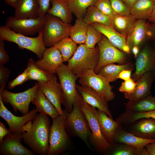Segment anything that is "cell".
<instances>
[{"label":"cell","mask_w":155,"mask_h":155,"mask_svg":"<svg viewBox=\"0 0 155 155\" xmlns=\"http://www.w3.org/2000/svg\"><path fill=\"white\" fill-rule=\"evenodd\" d=\"M30 129L23 135L24 143L35 154L47 155L51 122L48 115L36 114Z\"/></svg>","instance_id":"obj_1"},{"label":"cell","mask_w":155,"mask_h":155,"mask_svg":"<svg viewBox=\"0 0 155 155\" xmlns=\"http://www.w3.org/2000/svg\"><path fill=\"white\" fill-rule=\"evenodd\" d=\"M56 74L59 81L61 103L66 110L70 112L73 104L81 97L76 87V82L79 77L73 73L63 63L57 69Z\"/></svg>","instance_id":"obj_2"},{"label":"cell","mask_w":155,"mask_h":155,"mask_svg":"<svg viewBox=\"0 0 155 155\" xmlns=\"http://www.w3.org/2000/svg\"><path fill=\"white\" fill-rule=\"evenodd\" d=\"M42 33V29L37 37H30L14 32L5 25L0 27V40L15 43L20 49L31 51L41 59L46 49L43 43Z\"/></svg>","instance_id":"obj_3"},{"label":"cell","mask_w":155,"mask_h":155,"mask_svg":"<svg viewBox=\"0 0 155 155\" xmlns=\"http://www.w3.org/2000/svg\"><path fill=\"white\" fill-rule=\"evenodd\" d=\"M99 57L98 46L90 48L84 44H80L73 56L68 61L67 66L71 71L79 77L83 72L94 70Z\"/></svg>","instance_id":"obj_4"},{"label":"cell","mask_w":155,"mask_h":155,"mask_svg":"<svg viewBox=\"0 0 155 155\" xmlns=\"http://www.w3.org/2000/svg\"><path fill=\"white\" fill-rule=\"evenodd\" d=\"M80 100L73 104L71 112L63 110L64 124L66 131L80 138L88 145V140L90 139L92 134L85 114L81 108Z\"/></svg>","instance_id":"obj_5"},{"label":"cell","mask_w":155,"mask_h":155,"mask_svg":"<svg viewBox=\"0 0 155 155\" xmlns=\"http://www.w3.org/2000/svg\"><path fill=\"white\" fill-rule=\"evenodd\" d=\"M70 24L63 22L59 18L47 13L42 28V40L45 47H50L63 38L69 36Z\"/></svg>","instance_id":"obj_6"},{"label":"cell","mask_w":155,"mask_h":155,"mask_svg":"<svg viewBox=\"0 0 155 155\" xmlns=\"http://www.w3.org/2000/svg\"><path fill=\"white\" fill-rule=\"evenodd\" d=\"M64 115H59L53 120L49 135V147L47 155H59L66 151L70 139L65 130Z\"/></svg>","instance_id":"obj_7"},{"label":"cell","mask_w":155,"mask_h":155,"mask_svg":"<svg viewBox=\"0 0 155 155\" xmlns=\"http://www.w3.org/2000/svg\"><path fill=\"white\" fill-rule=\"evenodd\" d=\"M38 89V84L36 82L32 88L21 92H12L4 89L0 92V97L3 102L11 106L16 113L19 111L24 115L29 112L30 103Z\"/></svg>","instance_id":"obj_8"},{"label":"cell","mask_w":155,"mask_h":155,"mask_svg":"<svg viewBox=\"0 0 155 155\" xmlns=\"http://www.w3.org/2000/svg\"><path fill=\"white\" fill-rule=\"evenodd\" d=\"M98 46L99 49V57L94 70L96 73L106 65L114 63L123 64L128 62H127L128 58L126 53L114 46L103 35L98 43Z\"/></svg>","instance_id":"obj_9"},{"label":"cell","mask_w":155,"mask_h":155,"mask_svg":"<svg viewBox=\"0 0 155 155\" xmlns=\"http://www.w3.org/2000/svg\"><path fill=\"white\" fill-rule=\"evenodd\" d=\"M79 82L81 85L90 87L99 93L107 102L113 100L115 94L113 86L104 77L96 73L94 70L86 71L80 75Z\"/></svg>","instance_id":"obj_10"},{"label":"cell","mask_w":155,"mask_h":155,"mask_svg":"<svg viewBox=\"0 0 155 155\" xmlns=\"http://www.w3.org/2000/svg\"><path fill=\"white\" fill-rule=\"evenodd\" d=\"M80 104L92 133V135L90 138L91 142L98 150L104 151L107 150L111 144L103 135L95 115L90 110L89 104L84 100L82 96Z\"/></svg>","instance_id":"obj_11"},{"label":"cell","mask_w":155,"mask_h":155,"mask_svg":"<svg viewBox=\"0 0 155 155\" xmlns=\"http://www.w3.org/2000/svg\"><path fill=\"white\" fill-rule=\"evenodd\" d=\"M45 16L36 18L20 19L9 16L6 19V25L17 33L26 36L32 35L38 33L43 28Z\"/></svg>","instance_id":"obj_12"},{"label":"cell","mask_w":155,"mask_h":155,"mask_svg":"<svg viewBox=\"0 0 155 155\" xmlns=\"http://www.w3.org/2000/svg\"><path fill=\"white\" fill-rule=\"evenodd\" d=\"M25 131L11 133L5 136L0 144L2 155H35V153L24 146L22 142Z\"/></svg>","instance_id":"obj_13"},{"label":"cell","mask_w":155,"mask_h":155,"mask_svg":"<svg viewBox=\"0 0 155 155\" xmlns=\"http://www.w3.org/2000/svg\"><path fill=\"white\" fill-rule=\"evenodd\" d=\"M135 58V70L131 78L136 82L146 72L155 71V51L150 46L146 45Z\"/></svg>","instance_id":"obj_14"},{"label":"cell","mask_w":155,"mask_h":155,"mask_svg":"<svg viewBox=\"0 0 155 155\" xmlns=\"http://www.w3.org/2000/svg\"><path fill=\"white\" fill-rule=\"evenodd\" d=\"M37 112L36 108H33L22 116H16L5 106L0 97V116L7 122L11 133L24 131L23 130L24 126L33 119Z\"/></svg>","instance_id":"obj_15"},{"label":"cell","mask_w":155,"mask_h":155,"mask_svg":"<svg viewBox=\"0 0 155 155\" xmlns=\"http://www.w3.org/2000/svg\"><path fill=\"white\" fill-rule=\"evenodd\" d=\"M152 33L150 24L146 20H137L130 35L127 37V45L131 50L134 46L139 48L146 41L151 39Z\"/></svg>","instance_id":"obj_16"},{"label":"cell","mask_w":155,"mask_h":155,"mask_svg":"<svg viewBox=\"0 0 155 155\" xmlns=\"http://www.w3.org/2000/svg\"><path fill=\"white\" fill-rule=\"evenodd\" d=\"M63 62L61 52L54 46L46 48L42 58L35 61V64L38 68L46 71L55 74L57 69Z\"/></svg>","instance_id":"obj_17"},{"label":"cell","mask_w":155,"mask_h":155,"mask_svg":"<svg viewBox=\"0 0 155 155\" xmlns=\"http://www.w3.org/2000/svg\"><path fill=\"white\" fill-rule=\"evenodd\" d=\"M76 88L84 100L90 105L104 112L110 117L112 115L107 101L92 88L85 86L76 84Z\"/></svg>","instance_id":"obj_18"},{"label":"cell","mask_w":155,"mask_h":155,"mask_svg":"<svg viewBox=\"0 0 155 155\" xmlns=\"http://www.w3.org/2000/svg\"><path fill=\"white\" fill-rule=\"evenodd\" d=\"M90 110L95 115L102 134L107 141L111 144L114 143L113 138L115 131L121 125L114 121L106 113L89 105Z\"/></svg>","instance_id":"obj_19"},{"label":"cell","mask_w":155,"mask_h":155,"mask_svg":"<svg viewBox=\"0 0 155 155\" xmlns=\"http://www.w3.org/2000/svg\"><path fill=\"white\" fill-rule=\"evenodd\" d=\"M155 79V71L144 73L136 82L134 92L132 93H124V97L129 101H135L151 94L152 84Z\"/></svg>","instance_id":"obj_20"},{"label":"cell","mask_w":155,"mask_h":155,"mask_svg":"<svg viewBox=\"0 0 155 155\" xmlns=\"http://www.w3.org/2000/svg\"><path fill=\"white\" fill-rule=\"evenodd\" d=\"M91 24L116 48L126 53L130 52L131 50L127 44V37L117 32L112 26H105L98 23Z\"/></svg>","instance_id":"obj_21"},{"label":"cell","mask_w":155,"mask_h":155,"mask_svg":"<svg viewBox=\"0 0 155 155\" xmlns=\"http://www.w3.org/2000/svg\"><path fill=\"white\" fill-rule=\"evenodd\" d=\"M38 89L53 104L59 114L64 115L61 107V98L59 83L57 80L46 82H38Z\"/></svg>","instance_id":"obj_22"},{"label":"cell","mask_w":155,"mask_h":155,"mask_svg":"<svg viewBox=\"0 0 155 155\" xmlns=\"http://www.w3.org/2000/svg\"><path fill=\"white\" fill-rule=\"evenodd\" d=\"M114 142L125 144L142 149L147 144L155 142V140L138 137L122 128L120 125L116 130L113 138Z\"/></svg>","instance_id":"obj_23"},{"label":"cell","mask_w":155,"mask_h":155,"mask_svg":"<svg viewBox=\"0 0 155 155\" xmlns=\"http://www.w3.org/2000/svg\"><path fill=\"white\" fill-rule=\"evenodd\" d=\"M14 8V17L16 19L38 17L39 6L37 0H18Z\"/></svg>","instance_id":"obj_24"},{"label":"cell","mask_w":155,"mask_h":155,"mask_svg":"<svg viewBox=\"0 0 155 155\" xmlns=\"http://www.w3.org/2000/svg\"><path fill=\"white\" fill-rule=\"evenodd\" d=\"M131 124L129 132L142 138L155 140V119L142 118Z\"/></svg>","instance_id":"obj_25"},{"label":"cell","mask_w":155,"mask_h":155,"mask_svg":"<svg viewBox=\"0 0 155 155\" xmlns=\"http://www.w3.org/2000/svg\"><path fill=\"white\" fill-rule=\"evenodd\" d=\"M31 103L36 106L38 112L49 115L53 120L60 115L53 104L38 89Z\"/></svg>","instance_id":"obj_26"},{"label":"cell","mask_w":155,"mask_h":155,"mask_svg":"<svg viewBox=\"0 0 155 155\" xmlns=\"http://www.w3.org/2000/svg\"><path fill=\"white\" fill-rule=\"evenodd\" d=\"M112 26L119 34L127 37L132 31L137 20L130 14L126 16L116 15L112 18Z\"/></svg>","instance_id":"obj_27"},{"label":"cell","mask_w":155,"mask_h":155,"mask_svg":"<svg viewBox=\"0 0 155 155\" xmlns=\"http://www.w3.org/2000/svg\"><path fill=\"white\" fill-rule=\"evenodd\" d=\"M50 3L52 7L47 13L59 18L66 23L71 22L72 13L65 0H51Z\"/></svg>","instance_id":"obj_28"},{"label":"cell","mask_w":155,"mask_h":155,"mask_svg":"<svg viewBox=\"0 0 155 155\" xmlns=\"http://www.w3.org/2000/svg\"><path fill=\"white\" fill-rule=\"evenodd\" d=\"M125 110L136 112H144L155 110V96L149 95L135 101L127 102Z\"/></svg>","instance_id":"obj_29"},{"label":"cell","mask_w":155,"mask_h":155,"mask_svg":"<svg viewBox=\"0 0 155 155\" xmlns=\"http://www.w3.org/2000/svg\"><path fill=\"white\" fill-rule=\"evenodd\" d=\"M134 65L129 62L123 64L114 63L106 65L100 69L97 73L105 78L109 82L115 81L119 73L123 69H133Z\"/></svg>","instance_id":"obj_30"},{"label":"cell","mask_w":155,"mask_h":155,"mask_svg":"<svg viewBox=\"0 0 155 155\" xmlns=\"http://www.w3.org/2000/svg\"><path fill=\"white\" fill-rule=\"evenodd\" d=\"M28 69V77L29 80H36L38 82H46L57 80L56 74L46 71L37 67L35 61L32 58L28 60L26 66Z\"/></svg>","instance_id":"obj_31"},{"label":"cell","mask_w":155,"mask_h":155,"mask_svg":"<svg viewBox=\"0 0 155 155\" xmlns=\"http://www.w3.org/2000/svg\"><path fill=\"white\" fill-rule=\"evenodd\" d=\"M154 7V1L138 0L130 9V13L137 20H148Z\"/></svg>","instance_id":"obj_32"},{"label":"cell","mask_w":155,"mask_h":155,"mask_svg":"<svg viewBox=\"0 0 155 155\" xmlns=\"http://www.w3.org/2000/svg\"><path fill=\"white\" fill-rule=\"evenodd\" d=\"M83 20L88 24L98 23L105 26H112L111 18L104 14L94 5L87 9Z\"/></svg>","instance_id":"obj_33"},{"label":"cell","mask_w":155,"mask_h":155,"mask_svg":"<svg viewBox=\"0 0 155 155\" xmlns=\"http://www.w3.org/2000/svg\"><path fill=\"white\" fill-rule=\"evenodd\" d=\"M155 119V110L144 112H136L125 110L117 118L116 121L120 125L131 124L142 118Z\"/></svg>","instance_id":"obj_34"},{"label":"cell","mask_w":155,"mask_h":155,"mask_svg":"<svg viewBox=\"0 0 155 155\" xmlns=\"http://www.w3.org/2000/svg\"><path fill=\"white\" fill-rule=\"evenodd\" d=\"M88 25L83 19L77 18L74 24L71 27L69 37L77 44L85 43Z\"/></svg>","instance_id":"obj_35"},{"label":"cell","mask_w":155,"mask_h":155,"mask_svg":"<svg viewBox=\"0 0 155 155\" xmlns=\"http://www.w3.org/2000/svg\"><path fill=\"white\" fill-rule=\"evenodd\" d=\"M70 11L78 19H82L87 9L98 0H65Z\"/></svg>","instance_id":"obj_36"},{"label":"cell","mask_w":155,"mask_h":155,"mask_svg":"<svg viewBox=\"0 0 155 155\" xmlns=\"http://www.w3.org/2000/svg\"><path fill=\"white\" fill-rule=\"evenodd\" d=\"M69 37L65 38L54 46L60 51L62 55L63 62L68 61L73 56L77 50L78 46Z\"/></svg>","instance_id":"obj_37"},{"label":"cell","mask_w":155,"mask_h":155,"mask_svg":"<svg viewBox=\"0 0 155 155\" xmlns=\"http://www.w3.org/2000/svg\"><path fill=\"white\" fill-rule=\"evenodd\" d=\"M122 144L117 146L112 152L113 155H150L146 148L140 149L136 147Z\"/></svg>","instance_id":"obj_38"},{"label":"cell","mask_w":155,"mask_h":155,"mask_svg":"<svg viewBox=\"0 0 155 155\" xmlns=\"http://www.w3.org/2000/svg\"><path fill=\"white\" fill-rule=\"evenodd\" d=\"M103 35L92 24H88L84 44L89 48H93L101 40Z\"/></svg>","instance_id":"obj_39"},{"label":"cell","mask_w":155,"mask_h":155,"mask_svg":"<svg viewBox=\"0 0 155 155\" xmlns=\"http://www.w3.org/2000/svg\"><path fill=\"white\" fill-rule=\"evenodd\" d=\"M94 6L104 14L111 18L116 15L109 0H98Z\"/></svg>","instance_id":"obj_40"},{"label":"cell","mask_w":155,"mask_h":155,"mask_svg":"<svg viewBox=\"0 0 155 155\" xmlns=\"http://www.w3.org/2000/svg\"><path fill=\"white\" fill-rule=\"evenodd\" d=\"M114 12L117 15L126 16L129 15L130 9L122 0H109Z\"/></svg>","instance_id":"obj_41"},{"label":"cell","mask_w":155,"mask_h":155,"mask_svg":"<svg viewBox=\"0 0 155 155\" xmlns=\"http://www.w3.org/2000/svg\"><path fill=\"white\" fill-rule=\"evenodd\" d=\"M28 80H29L28 77V69L26 68L22 73L9 82L8 88L9 89H12L16 86L22 85Z\"/></svg>","instance_id":"obj_42"},{"label":"cell","mask_w":155,"mask_h":155,"mask_svg":"<svg viewBox=\"0 0 155 155\" xmlns=\"http://www.w3.org/2000/svg\"><path fill=\"white\" fill-rule=\"evenodd\" d=\"M137 82H135L131 78L122 82L119 89V91L121 92L131 94L134 91Z\"/></svg>","instance_id":"obj_43"},{"label":"cell","mask_w":155,"mask_h":155,"mask_svg":"<svg viewBox=\"0 0 155 155\" xmlns=\"http://www.w3.org/2000/svg\"><path fill=\"white\" fill-rule=\"evenodd\" d=\"M10 71L3 65L0 64V92L4 89L9 78Z\"/></svg>","instance_id":"obj_44"},{"label":"cell","mask_w":155,"mask_h":155,"mask_svg":"<svg viewBox=\"0 0 155 155\" xmlns=\"http://www.w3.org/2000/svg\"><path fill=\"white\" fill-rule=\"evenodd\" d=\"M39 6L38 17H43L47 14L50 9L51 0H37Z\"/></svg>","instance_id":"obj_45"},{"label":"cell","mask_w":155,"mask_h":155,"mask_svg":"<svg viewBox=\"0 0 155 155\" xmlns=\"http://www.w3.org/2000/svg\"><path fill=\"white\" fill-rule=\"evenodd\" d=\"M4 40H0V64L4 65L9 60L8 55L5 48Z\"/></svg>","instance_id":"obj_46"},{"label":"cell","mask_w":155,"mask_h":155,"mask_svg":"<svg viewBox=\"0 0 155 155\" xmlns=\"http://www.w3.org/2000/svg\"><path fill=\"white\" fill-rule=\"evenodd\" d=\"M131 69H123L119 74L117 78L120 79L124 81L127 80L131 78L132 71Z\"/></svg>","instance_id":"obj_47"},{"label":"cell","mask_w":155,"mask_h":155,"mask_svg":"<svg viewBox=\"0 0 155 155\" xmlns=\"http://www.w3.org/2000/svg\"><path fill=\"white\" fill-rule=\"evenodd\" d=\"M11 133L9 129L1 122H0V143L2 141L4 137Z\"/></svg>","instance_id":"obj_48"},{"label":"cell","mask_w":155,"mask_h":155,"mask_svg":"<svg viewBox=\"0 0 155 155\" xmlns=\"http://www.w3.org/2000/svg\"><path fill=\"white\" fill-rule=\"evenodd\" d=\"M145 148L150 155H155V142L147 144Z\"/></svg>","instance_id":"obj_49"},{"label":"cell","mask_w":155,"mask_h":155,"mask_svg":"<svg viewBox=\"0 0 155 155\" xmlns=\"http://www.w3.org/2000/svg\"><path fill=\"white\" fill-rule=\"evenodd\" d=\"M125 4L130 9L138 0H122Z\"/></svg>","instance_id":"obj_50"},{"label":"cell","mask_w":155,"mask_h":155,"mask_svg":"<svg viewBox=\"0 0 155 155\" xmlns=\"http://www.w3.org/2000/svg\"><path fill=\"white\" fill-rule=\"evenodd\" d=\"M154 7L152 13L148 19L149 21L152 23L155 22V1H154Z\"/></svg>","instance_id":"obj_51"},{"label":"cell","mask_w":155,"mask_h":155,"mask_svg":"<svg viewBox=\"0 0 155 155\" xmlns=\"http://www.w3.org/2000/svg\"><path fill=\"white\" fill-rule=\"evenodd\" d=\"M150 25L152 33L151 39L155 40V22L152 23L150 24Z\"/></svg>","instance_id":"obj_52"},{"label":"cell","mask_w":155,"mask_h":155,"mask_svg":"<svg viewBox=\"0 0 155 155\" xmlns=\"http://www.w3.org/2000/svg\"><path fill=\"white\" fill-rule=\"evenodd\" d=\"M140 48L137 46H134L131 49L132 52L134 57L136 58L140 52Z\"/></svg>","instance_id":"obj_53"},{"label":"cell","mask_w":155,"mask_h":155,"mask_svg":"<svg viewBox=\"0 0 155 155\" xmlns=\"http://www.w3.org/2000/svg\"><path fill=\"white\" fill-rule=\"evenodd\" d=\"M7 4L15 8L18 0H3Z\"/></svg>","instance_id":"obj_54"},{"label":"cell","mask_w":155,"mask_h":155,"mask_svg":"<svg viewBox=\"0 0 155 155\" xmlns=\"http://www.w3.org/2000/svg\"><path fill=\"white\" fill-rule=\"evenodd\" d=\"M151 0V1H155V0Z\"/></svg>","instance_id":"obj_55"},{"label":"cell","mask_w":155,"mask_h":155,"mask_svg":"<svg viewBox=\"0 0 155 155\" xmlns=\"http://www.w3.org/2000/svg\"><path fill=\"white\" fill-rule=\"evenodd\" d=\"M155 51V47H154V49Z\"/></svg>","instance_id":"obj_56"}]
</instances>
